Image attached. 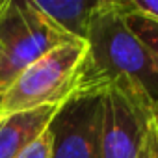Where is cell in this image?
Here are the masks:
<instances>
[{"instance_id": "obj_4", "label": "cell", "mask_w": 158, "mask_h": 158, "mask_svg": "<svg viewBox=\"0 0 158 158\" xmlns=\"http://www.w3.org/2000/svg\"><path fill=\"white\" fill-rule=\"evenodd\" d=\"M74 41L45 13L34 0H2L0 4V95L15 78L52 48Z\"/></svg>"}, {"instance_id": "obj_5", "label": "cell", "mask_w": 158, "mask_h": 158, "mask_svg": "<svg viewBox=\"0 0 158 158\" xmlns=\"http://www.w3.org/2000/svg\"><path fill=\"white\" fill-rule=\"evenodd\" d=\"M101 91L76 89L48 125L52 158H99Z\"/></svg>"}, {"instance_id": "obj_6", "label": "cell", "mask_w": 158, "mask_h": 158, "mask_svg": "<svg viewBox=\"0 0 158 158\" xmlns=\"http://www.w3.org/2000/svg\"><path fill=\"white\" fill-rule=\"evenodd\" d=\"M60 106L0 115V158H19L50 125Z\"/></svg>"}, {"instance_id": "obj_2", "label": "cell", "mask_w": 158, "mask_h": 158, "mask_svg": "<svg viewBox=\"0 0 158 158\" xmlns=\"http://www.w3.org/2000/svg\"><path fill=\"white\" fill-rule=\"evenodd\" d=\"M99 158H158V108L127 80L101 89Z\"/></svg>"}, {"instance_id": "obj_1", "label": "cell", "mask_w": 158, "mask_h": 158, "mask_svg": "<svg viewBox=\"0 0 158 158\" xmlns=\"http://www.w3.org/2000/svg\"><path fill=\"white\" fill-rule=\"evenodd\" d=\"M128 13V0H101L88 28V56L78 89L101 91L114 80H127L158 108V65L130 28Z\"/></svg>"}, {"instance_id": "obj_8", "label": "cell", "mask_w": 158, "mask_h": 158, "mask_svg": "<svg viewBox=\"0 0 158 158\" xmlns=\"http://www.w3.org/2000/svg\"><path fill=\"white\" fill-rule=\"evenodd\" d=\"M128 8H130V4H128ZM128 24L134 30V34L143 41V45L151 50V54L154 56V61L158 65V23H152V21H149V19H145L130 10Z\"/></svg>"}, {"instance_id": "obj_9", "label": "cell", "mask_w": 158, "mask_h": 158, "mask_svg": "<svg viewBox=\"0 0 158 158\" xmlns=\"http://www.w3.org/2000/svg\"><path fill=\"white\" fill-rule=\"evenodd\" d=\"M19 158H52V136H50L48 128Z\"/></svg>"}, {"instance_id": "obj_7", "label": "cell", "mask_w": 158, "mask_h": 158, "mask_svg": "<svg viewBox=\"0 0 158 158\" xmlns=\"http://www.w3.org/2000/svg\"><path fill=\"white\" fill-rule=\"evenodd\" d=\"M34 4L67 35L86 41L91 17L101 6V0H34Z\"/></svg>"}, {"instance_id": "obj_11", "label": "cell", "mask_w": 158, "mask_h": 158, "mask_svg": "<svg viewBox=\"0 0 158 158\" xmlns=\"http://www.w3.org/2000/svg\"><path fill=\"white\" fill-rule=\"evenodd\" d=\"M0 54H2V45H0Z\"/></svg>"}, {"instance_id": "obj_12", "label": "cell", "mask_w": 158, "mask_h": 158, "mask_svg": "<svg viewBox=\"0 0 158 158\" xmlns=\"http://www.w3.org/2000/svg\"><path fill=\"white\" fill-rule=\"evenodd\" d=\"M0 4H2V0H0Z\"/></svg>"}, {"instance_id": "obj_10", "label": "cell", "mask_w": 158, "mask_h": 158, "mask_svg": "<svg viewBox=\"0 0 158 158\" xmlns=\"http://www.w3.org/2000/svg\"><path fill=\"white\" fill-rule=\"evenodd\" d=\"M130 10L152 23H158V2L152 0H128Z\"/></svg>"}, {"instance_id": "obj_3", "label": "cell", "mask_w": 158, "mask_h": 158, "mask_svg": "<svg viewBox=\"0 0 158 158\" xmlns=\"http://www.w3.org/2000/svg\"><path fill=\"white\" fill-rule=\"evenodd\" d=\"M88 56L86 41L60 45L26 67L0 95V115L45 106H61L80 84Z\"/></svg>"}]
</instances>
